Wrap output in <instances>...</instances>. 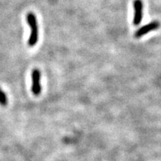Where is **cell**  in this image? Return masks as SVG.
Segmentation results:
<instances>
[{
    "mask_svg": "<svg viewBox=\"0 0 161 161\" xmlns=\"http://www.w3.org/2000/svg\"><path fill=\"white\" fill-rule=\"evenodd\" d=\"M38 41V27L31 29V34L29 38L28 44L29 46H34L37 44Z\"/></svg>",
    "mask_w": 161,
    "mask_h": 161,
    "instance_id": "277c9868",
    "label": "cell"
},
{
    "mask_svg": "<svg viewBox=\"0 0 161 161\" xmlns=\"http://www.w3.org/2000/svg\"><path fill=\"white\" fill-rule=\"evenodd\" d=\"M134 25H139L141 23L143 17V3L142 0H134Z\"/></svg>",
    "mask_w": 161,
    "mask_h": 161,
    "instance_id": "6da1fadb",
    "label": "cell"
},
{
    "mask_svg": "<svg viewBox=\"0 0 161 161\" xmlns=\"http://www.w3.org/2000/svg\"><path fill=\"white\" fill-rule=\"evenodd\" d=\"M27 23L29 24V27L31 29L33 28H37V17L33 13H29L27 15Z\"/></svg>",
    "mask_w": 161,
    "mask_h": 161,
    "instance_id": "5b68a950",
    "label": "cell"
},
{
    "mask_svg": "<svg viewBox=\"0 0 161 161\" xmlns=\"http://www.w3.org/2000/svg\"><path fill=\"white\" fill-rule=\"evenodd\" d=\"M160 27V23L158 21H153L151 23L146 24V25H143L142 27H141L140 29H139L135 33V37L140 38L142 37V36H144L146 34L149 33V32L157 30L158 28Z\"/></svg>",
    "mask_w": 161,
    "mask_h": 161,
    "instance_id": "3957f363",
    "label": "cell"
},
{
    "mask_svg": "<svg viewBox=\"0 0 161 161\" xmlns=\"http://www.w3.org/2000/svg\"><path fill=\"white\" fill-rule=\"evenodd\" d=\"M32 86L31 91L35 96H39L41 92L40 85V72L39 69H35L32 72Z\"/></svg>",
    "mask_w": 161,
    "mask_h": 161,
    "instance_id": "7a4b0ae2",
    "label": "cell"
},
{
    "mask_svg": "<svg viewBox=\"0 0 161 161\" xmlns=\"http://www.w3.org/2000/svg\"><path fill=\"white\" fill-rule=\"evenodd\" d=\"M0 104L2 106H6L8 104V97L3 90L0 89Z\"/></svg>",
    "mask_w": 161,
    "mask_h": 161,
    "instance_id": "8992f818",
    "label": "cell"
}]
</instances>
